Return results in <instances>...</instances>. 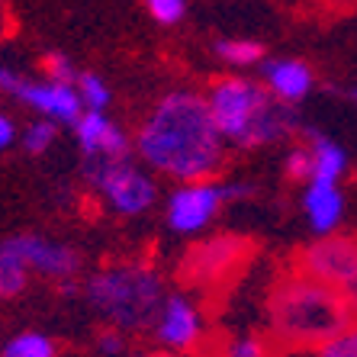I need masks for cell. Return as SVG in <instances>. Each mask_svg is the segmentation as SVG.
<instances>
[{
    "instance_id": "cell-1",
    "label": "cell",
    "mask_w": 357,
    "mask_h": 357,
    "mask_svg": "<svg viewBox=\"0 0 357 357\" xmlns=\"http://www.w3.org/2000/svg\"><path fill=\"white\" fill-rule=\"evenodd\" d=\"M132 151L155 174L181 183L216 181L225 165V139L197 91L165 93L135 129Z\"/></svg>"
},
{
    "instance_id": "cell-2",
    "label": "cell",
    "mask_w": 357,
    "mask_h": 357,
    "mask_svg": "<svg viewBox=\"0 0 357 357\" xmlns=\"http://www.w3.org/2000/svg\"><path fill=\"white\" fill-rule=\"evenodd\" d=\"M354 322L335 287L312 280L290 267L267 296V341L271 351H316Z\"/></svg>"
},
{
    "instance_id": "cell-3",
    "label": "cell",
    "mask_w": 357,
    "mask_h": 357,
    "mask_svg": "<svg viewBox=\"0 0 357 357\" xmlns=\"http://www.w3.org/2000/svg\"><path fill=\"white\" fill-rule=\"evenodd\" d=\"M203 97L225 145L264 149V145L293 139L303 129L296 107L274 100L264 84L251 77H216Z\"/></svg>"
},
{
    "instance_id": "cell-4",
    "label": "cell",
    "mask_w": 357,
    "mask_h": 357,
    "mask_svg": "<svg viewBox=\"0 0 357 357\" xmlns=\"http://www.w3.org/2000/svg\"><path fill=\"white\" fill-rule=\"evenodd\" d=\"M165 280L151 261H113L84 283V299L109 328L149 332L165 303Z\"/></svg>"
},
{
    "instance_id": "cell-5",
    "label": "cell",
    "mask_w": 357,
    "mask_h": 357,
    "mask_svg": "<svg viewBox=\"0 0 357 357\" xmlns=\"http://www.w3.org/2000/svg\"><path fill=\"white\" fill-rule=\"evenodd\" d=\"M84 181L119 216H142L158 199L155 177L135 165L132 158H87L84 161Z\"/></svg>"
},
{
    "instance_id": "cell-6",
    "label": "cell",
    "mask_w": 357,
    "mask_h": 357,
    "mask_svg": "<svg viewBox=\"0 0 357 357\" xmlns=\"http://www.w3.org/2000/svg\"><path fill=\"white\" fill-rule=\"evenodd\" d=\"M293 267L338 290L351 277H357V235H319L293 258Z\"/></svg>"
},
{
    "instance_id": "cell-7",
    "label": "cell",
    "mask_w": 357,
    "mask_h": 357,
    "mask_svg": "<svg viewBox=\"0 0 357 357\" xmlns=\"http://www.w3.org/2000/svg\"><path fill=\"white\" fill-rule=\"evenodd\" d=\"M225 206V190L219 181H187L171 190L165 206V219L171 225V232L177 235H197L213 219L222 213Z\"/></svg>"
},
{
    "instance_id": "cell-8",
    "label": "cell",
    "mask_w": 357,
    "mask_h": 357,
    "mask_svg": "<svg viewBox=\"0 0 357 357\" xmlns=\"http://www.w3.org/2000/svg\"><path fill=\"white\" fill-rule=\"evenodd\" d=\"M248 258V241L235 235H216V238L199 241L197 248L187 255L181 277L190 287H209L216 280L232 277Z\"/></svg>"
},
{
    "instance_id": "cell-9",
    "label": "cell",
    "mask_w": 357,
    "mask_h": 357,
    "mask_svg": "<svg viewBox=\"0 0 357 357\" xmlns=\"http://www.w3.org/2000/svg\"><path fill=\"white\" fill-rule=\"evenodd\" d=\"M0 245H7L17 258H23L29 274L49 277V280H71L81 271V255L65 241L42 238V235H10Z\"/></svg>"
},
{
    "instance_id": "cell-10",
    "label": "cell",
    "mask_w": 357,
    "mask_h": 357,
    "mask_svg": "<svg viewBox=\"0 0 357 357\" xmlns=\"http://www.w3.org/2000/svg\"><path fill=\"white\" fill-rule=\"evenodd\" d=\"M151 332L165 351H174V354L197 351L203 341V316L187 293H167Z\"/></svg>"
},
{
    "instance_id": "cell-11",
    "label": "cell",
    "mask_w": 357,
    "mask_h": 357,
    "mask_svg": "<svg viewBox=\"0 0 357 357\" xmlns=\"http://www.w3.org/2000/svg\"><path fill=\"white\" fill-rule=\"evenodd\" d=\"M13 100H20V103H26V107L33 109V113H39L42 119H52V123L59 126H75L77 116L84 113V103L81 97H77V87L75 84H61V81H20L17 91L10 93Z\"/></svg>"
},
{
    "instance_id": "cell-12",
    "label": "cell",
    "mask_w": 357,
    "mask_h": 357,
    "mask_svg": "<svg viewBox=\"0 0 357 357\" xmlns=\"http://www.w3.org/2000/svg\"><path fill=\"white\" fill-rule=\"evenodd\" d=\"M71 129H75V139H77V149H81L84 161L87 158H129V151H132V139L107 113H100V109H84Z\"/></svg>"
},
{
    "instance_id": "cell-13",
    "label": "cell",
    "mask_w": 357,
    "mask_h": 357,
    "mask_svg": "<svg viewBox=\"0 0 357 357\" xmlns=\"http://www.w3.org/2000/svg\"><path fill=\"white\" fill-rule=\"evenodd\" d=\"M261 77H264V87L267 93L280 103H290L296 107L299 100H306L309 91L316 87V75L306 61L299 59H271L261 65Z\"/></svg>"
},
{
    "instance_id": "cell-14",
    "label": "cell",
    "mask_w": 357,
    "mask_h": 357,
    "mask_svg": "<svg viewBox=\"0 0 357 357\" xmlns=\"http://www.w3.org/2000/svg\"><path fill=\"white\" fill-rule=\"evenodd\" d=\"M303 213L316 235H332L344 219V193L338 183L309 181L303 190Z\"/></svg>"
},
{
    "instance_id": "cell-15",
    "label": "cell",
    "mask_w": 357,
    "mask_h": 357,
    "mask_svg": "<svg viewBox=\"0 0 357 357\" xmlns=\"http://www.w3.org/2000/svg\"><path fill=\"white\" fill-rule=\"evenodd\" d=\"M303 139L312 151V181L341 183V177L348 174V151L312 126H303Z\"/></svg>"
},
{
    "instance_id": "cell-16",
    "label": "cell",
    "mask_w": 357,
    "mask_h": 357,
    "mask_svg": "<svg viewBox=\"0 0 357 357\" xmlns=\"http://www.w3.org/2000/svg\"><path fill=\"white\" fill-rule=\"evenodd\" d=\"M213 52H216L219 61L232 68H251L264 61V45L255 39H219L213 45Z\"/></svg>"
},
{
    "instance_id": "cell-17",
    "label": "cell",
    "mask_w": 357,
    "mask_h": 357,
    "mask_svg": "<svg viewBox=\"0 0 357 357\" xmlns=\"http://www.w3.org/2000/svg\"><path fill=\"white\" fill-rule=\"evenodd\" d=\"M26 283H29V267L7 245H0V299L20 296L26 290Z\"/></svg>"
},
{
    "instance_id": "cell-18",
    "label": "cell",
    "mask_w": 357,
    "mask_h": 357,
    "mask_svg": "<svg viewBox=\"0 0 357 357\" xmlns=\"http://www.w3.org/2000/svg\"><path fill=\"white\" fill-rule=\"evenodd\" d=\"M0 357H59V344L42 332H20L3 344Z\"/></svg>"
},
{
    "instance_id": "cell-19",
    "label": "cell",
    "mask_w": 357,
    "mask_h": 357,
    "mask_svg": "<svg viewBox=\"0 0 357 357\" xmlns=\"http://www.w3.org/2000/svg\"><path fill=\"white\" fill-rule=\"evenodd\" d=\"M75 87H77V97H81L84 109H100V113H107L113 93H109V87H107L103 77L93 75V71H84V75H77Z\"/></svg>"
},
{
    "instance_id": "cell-20",
    "label": "cell",
    "mask_w": 357,
    "mask_h": 357,
    "mask_svg": "<svg viewBox=\"0 0 357 357\" xmlns=\"http://www.w3.org/2000/svg\"><path fill=\"white\" fill-rule=\"evenodd\" d=\"M55 123L52 119H36V123H29L23 129V135H20V142H23V149L29 151V155H45V151L52 149V142H55Z\"/></svg>"
},
{
    "instance_id": "cell-21",
    "label": "cell",
    "mask_w": 357,
    "mask_h": 357,
    "mask_svg": "<svg viewBox=\"0 0 357 357\" xmlns=\"http://www.w3.org/2000/svg\"><path fill=\"white\" fill-rule=\"evenodd\" d=\"M283 174L296 183H309L312 181V151H309L306 142H299L287 151V161H283Z\"/></svg>"
},
{
    "instance_id": "cell-22",
    "label": "cell",
    "mask_w": 357,
    "mask_h": 357,
    "mask_svg": "<svg viewBox=\"0 0 357 357\" xmlns=\"http://www.w3.org/2000/svg\"><path fill=\"white\" fill-rule=\"evenodd\" d=\"M319 357H357V322H351L344 332L328 338L322 348H316Z\"/></svg>"
},
{
    "instance_id": "cell-23",
    "label": "cell",
    "mask_w": 357,
    "mask_h": 357,
    "mask_svg": "<svg viewBox=\"0 0 357 357\" xmlns=\"http://www.w3.org/2000/svg\"><path fill=\"white\" fill-rule=\"evenodd\" d=\"M149 17L161 26H177L187 13V0H145Z\"/></svg>"
},
{
    "instance_id": "cell-24",
    "label": "cell",
    "mask_w": 357,
    "mask_h": 357,
    "mask_svg": "<svg viewBox=\"0 0 357 357\" xmlns=\"http://www.w3.org/2000/svg\"><path fill=\"white\" fill-rule=\"evenodd\" d=\"M225 357H271V341L261 335H241L225 344Z\"/></svg>"
},
{
    "instance_id": "cell-25",
    "label": "cell",
    "mask_w": 357,
    "mask_h": 357,
    "mask_svg": "<svg viewBox=\"0 0 357 357\" xmlns=\"http://www.w3.org/2000/svg\"><path fill=\"white\" fill-rule=\"evenodd\" d=\"M42 71H45L49 81H61V84H75L77 81L75 65H71V59L61 55V52H49V55L42 59Z\"/></svg>"
},
{
    "instance_id": "cell-26",
    "label": "cell",
    "mask_w": 357,
    "mask_h": 357,
    "mask_svg": "<svg viewBox=\"0 0 357 357\" xmlns=\"http://www.w3.org/2000/svg\"><path fill=\"white\" fill-rule=\"evenodd\" d=\"M97 351L107 357L126 354V332H119V328H103L97 338Z\"/></svg>"
},
{
    "instance_id": "cell-27",
    "label": "cell",
    "mask_w": 357,
    "mask_h": 357,
    "mask_svg": "<svg viewBox=\"0 0 357 357\" xmlns=\"http://www.w3.org/2000/svg\"><path fill=\"white\" fill-rule=\"evenodd\" d=\"M222 190H225V203H229V199H232V203H238V199H251V197H255V183L232 181V183H222Z\"/></svg>"
},
{
    "instance_id": "cell-28",
    "label": "cell",
    "mask_w": 357,
    "mask_h": 357,
    "mask_svg": "<svg viewBox=\"0 0 357 357\" xmlns=\"http://www.w3.org/2000/svg\"><path fill=\"white\" fill-rule=\"evenodd\" d=\"M17 135H20V129H17V123H13V116H7L3 109H0V151H7L13 142H17Z\"/></svg>"
},
{
    "instance_id": "cell-29",
    "label": "cell",
    "mask_w": 357,
    "mask_h": 357,
    "mask_svg": "<svg viewBox=\"0 0 357 357\" xmlns=\"http://www.w3.org/2000/svg\"><path fill=\"white\" fill-rule=\"evenodd\" d=\"M338 293H341V299H344V306H348L351 319L357 322V277H351L344 287H338Z\"/></svg>"
},
{
    "instance_id": "cell-30",
    "label": "cell",
    "mask_w": 357,
    "mask_h": 357,
    "mask_svg": "<svg viewBox=\"0 0 357 357\" xmlns=\"http://www.w3.org/2000/svg\"><path fill=\"white\" fill-rule=\"evenodd\" d=\"M23 81V77L17 75V71H13V68H7V65H0V93H13L17 91V84Z\"/></svg>"
},
{
    "instance_id": "cell-31",
    "label": "cell",
    "mask_w": 357,
    "mask_h": 357,
    "mask_svg": "<svg viewBox=\"0 0 357 357\" xmlns=\"http://www.w3.org/2000/svg\"><path fill=\"white\" fill-rule=\"evenodd\" d=\"M344 97H348V103H354V107H357V87H348V91H344Z\"/></svg>"
},
{
    "instance_id": "cell-32",
    "label": "cell",
    "mask_w": 357,
    "mask_h": 357,
    "mask_svg": "<svg viewBox=\"0 0 357 357\" xmlns=\"http://www.w3.org/2000/svg\"><path fill=\"white\" fill-rule=\"evenodd\" d=\"M149 357H177V354H174V351H151Z\"/></svg>"
}]
</instances>
